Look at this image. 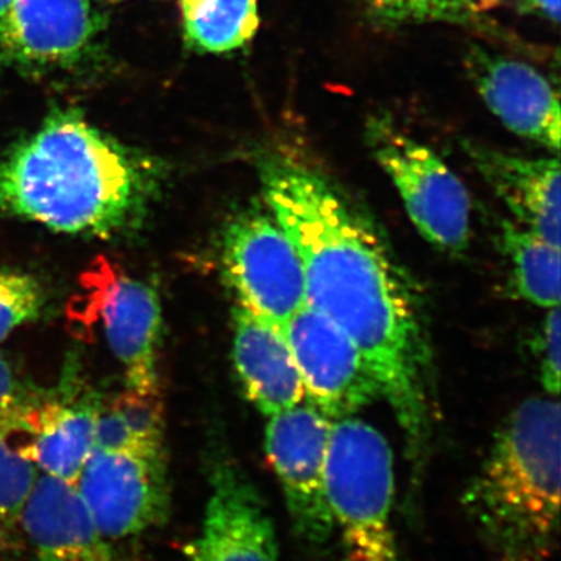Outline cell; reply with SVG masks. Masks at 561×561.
I'll use <instances>...</instances> for the list:
<instances>
[{"instance_id": "13", "label": "cell", "mask_w": 561, "mask_h": 561, "mask_svg": "<svg viewBox=\"0 0 561 561\" xmlns=\"http://www.w3.org/2000/svg\"><path fill=\"white\" fill-rule=\"evenodd\" d=\"M465 66L482 101L505 128L559 153V94L540 70L479 46L468 50Z\"/></svg>"}, {"instance_id": "18", "label": "cell", "mask_w": 561, "mask_h": 561, "mask_svg": "<svg viewBox=\"0 0 561 561\" xmlns=\"http://www.w3.org/2000/svg\"><path fill=\"white\" fill-rule=\"evenodd\" d=\"M186 43L202 54L249 46L260 28L257 0H180Z\"/></svg>"}, {"instance_id": "7", "label": "cell", "mask_w": 561, "mask_h": 561, "mask_svg": "<svg viewBox=\"0 0 561 561\" xmlns=\"http://www.w3.org/2000/svg\"><path fill=\"white\" fill-rule=\"evenodd\" d=\"M221 265L238 305L280 330L308 302L300 254L271 210L245 209L228 221Z\"/></svg>"}, {"instance_id": "21", "label": "cell", "mask_w": 561, "mask_h": 561, "mask_svg": "<svg viewBox=\"0 0 561 561\" xmlns=\"http://www.w3.org/2000/svg\"><path fill=\"white\" fill-rule=\"evenodd\" d=\"M41 474L36 465L0 432V523H18L25 502Z\"/></svg>"}, {"instance_id": "16", "label": "cell", "mask_w": 561, "mask_h": 561, "mask_svg": "<svg viewBox=\"0 0 561 561\" xmlns=\"http://www.w3.org/2000/svg\"><path fill=\"white\" fill-rule=\"evenodd\" d=\"M232 357L247 398L262 415H278L305 402L300 370L283 330L238 305Z\"/></svg>"}, {"instance_id": "12", "label": "cell", "mask_w": 561, "mask_h": 561, "mask_svg": "<svg viewBox=\"0 0 561 561\" xmlns=\"http://www.w3.org/2000/svg\"><path fill=\"white\" fill-rule=\"evenodd\" d=\"M98 28L91 0H13L0 18V65L66 68L87 55Z\"/></svg>"}, {"instance_id": "15", "label": "cell", "mask_w": 561, "mask_h": 561, "mask_svg": "<svg viewBox=\"0 0 561 561\" xmlns=\"http://www.w3.org/2000/svg\"><path fill=\"white\" fill-rule=\"evenodd\" d=\"M463 149L516 224L560 249L559 158L522 157L472 140Z\"/></svg>"}, {"instance_id": "29", "label": "cell", "mask_w": 561, "mask_h": 561, "mask_svg": "<svg viewBox=\"0 0 561 561\" xmlns=\"http://www.w3.org/2000/svg\"><path fill=\"white\" fill-rule=\"evenodd\" d=\"M2 526H3V524L0 523V537H2Z\"/></svg>"}, {"instance_id": "3", "label": "cell", "mask_w": 561, "mask_h": 561, "mask_svg": "<svg viewBox=\"0 0 561 561\" xmlns=\"http://www.w3.org/2000/svg\"><path fill=\"white\" fill-rule=\"evenodd\" d=\"M559 398H529L507 416L461 505L490 561H549L560 531Z\"/></svg>"}, {"instance_id": "17", "label": "cell", "mask_w": 561, "mask_h": 561, "mask_svg": "<svg viewBox=\"0 0 561 561\" xmlns=\"http://www.w3.org/2000/svg\"><path fill=\"white\" fill-rule=\"evenodd\" d=\"M101 408V402L91 397H41L25 419L22 434L28 435V442L20 446V451L41 474L77 483L94 451Z\"/></svg>"}, {"instance_id": "25", "label": "cell", "mask_w": 561, "mask_h": 561, "mask_svg": "<svg viewBox=\"0 0 561 561\" xmlns=\"http://www.w3.org/2000/svg\"><path fill=\"white\" fill-rule=\"evenodd\" d=\"M538 370L548 397L559 398L560 391V353H561V320L560 309H549L538 332Z\"/></svg>"}, {"instance_id": "8", "label": "cell", "mask_w": 561, "mask_h": 561, "mask_svg": "<svg viewBox=\"0 0 561 561\" xmlns=\"http://www.w3.org/2000/svg\"><path fill=\"white\" fill-rule=\"evenodd\" d=\"M331 427L332 421L309 402L271 416L265 427V453L291 527L312 549H324L334 538L324 489Z\"/></svg>"}, {"instance_id": "27", "label": "cell", "mask_w": 561, "mask_h": 561, "mask_svg": "<svg viewBox=\"0 0 561 561\" xmlns=\"http://www.w3.org/2000/svg\"><path fill=\"white\" fill-rule=\"evenodd\" d=\"M476 5H478L479 11L483 13V11L496 9L500 7L504 0H474Z\"/></svg>"}, {"instance_id": "20", "label": "cell", "mask_w": 561, "mask_h": 561, "mask_svg": "<svg viewBox=\"0 0 561 561\" xmlns=\"http://www.w3.org/2000/svg\"><path fill=\"white\" fill-rule=\"evenodd\" d=\"M368 14L387 27L412 24L476 25L481 16L474 0H360Z\"/></svg>"}, {"instance_id": "19", "label": "cell", "mask_w": 561, "mask_h": 561, "mask_svg": "<svg viewBox=\"0 0 561 561\" xmlns=\"http://www.w3.org/2000/svg\"><path fill=\"white\" fill-rule=\"evenodd\" d=\"M501 249L511 264L512 284L523 300L542 309L560 305V249L529 228L501 225Z\"/></svg>"}, {"instance_id": "5", "label": "cell", "mask_w": 561, "mask_h": 561, "mask_svg": "<svg viewBox=\"0 0 561 561\" xmlns=\"http://www.w3.org/2000/svg\"><path fill=\"white\" fill-rule=\"evenodd\" d=\"M365 140L400 194L421 238L448 253L467 250L471 239V197L457 173L386 114L367 121Z\"/></svg>"}, {"instance_id": "23", "label": "cell", "mask_w": 561, "mask_h": 561, "mask_svg": "<svg viewBox=\"0 0 561 561\" xmlns=\"http://www.w3.org/2000/svg\"><path fill=\"white\" fill-rule=\"evenodd\" d=\"M110 408L119 415L125 426L149 451L164 453V409L160 391L127 389L117 394Z\"/></svg>"}, {"instance_id": "4", "label": "cell", "mask_w": 561, "mask_h": 561, "mask_svg": "<svg viewBox=\"0 0 561 561\" xmlns=\"http://www.w3.org/2000/svg\"><path fill=\"white\" fill-rule=\"evenodd\" d=\"M341 561H404L393 527V454L367 421H332L324 471Z\"/></svg>"}, {"instance_id": "6", "label": "cell", "mask_w": 561, "mask_h": 561, "mask_svg": "<svg viewBox=\"0 0 561 561\" xmlns=\"http://www.w3.org/2000/svg\"><path fill=\"white\" fill-rule=\"evenodd\" d=\"M81 295L73 320L95 324L114 357L124 367L128 389L160 391L158 350L162 331V309L157 290L133 278L116 262L98 256L81 273ZM87 324V327H88Z\"/></svg>"}, {"instance_id": "10", "label": "cell", "mask_w": 561, "mask_h": 561, "mask_svg": "<svg viewBox=\"0 0 561 561\" xmlns=\"http://www.w3.org/2000/svg\"><path fill=\"white\" fill-rule=\"evenodd\" d=\"M76 486L111 541L161 526L171 507L164 456L94 449Z\"/></svg>"}, {"instance_id": "1", "label": "cell", "mask_w": 561, "mask_h": 561, "mask_svg": "<svg viewBox=\"0 0 561 561\" xmlns=\"http://www.w3.org/2000/svg\"><path fill=\"white\" fill-rule=\"evenodd\" d=\"M262 197L300 254L308 305L353 339L401 427L419 489L432 434L423 306L373 221L323 173L284 151L257 158Z\"/></svg>"}, {"instance_id": "28", "label": "cell", "mask_w": 561, "mask_h": 561, "mask_svg": "<svg viewBox=\"0 0 561 561\" xmlns=\"http://www.w3.org/2000/svg\"><path fill=\"white\" fill-rule=\"evenodd\" d=\"M11 3H13V0H0V18H2L3 13L9 10Z\"/></svg>"}, {"instance_id": "9", "label": "cell", "mask_w": 561, "mask_h": 561, "mask_svg": "<svg viewBox=\"0 0 561 561\" xmlns=\"http://www.w3.org/2000/svg\"><path fill=\"white\" fill-rule=\"evenodd\" d=\"M306 400L331 421L348 419L381 398L378 381L353 339L306 302L283 327Z\"/></svg>"}, {"instance_id": "24", "label": "cell", "mask_w": 561, "mask_h": 561, "mask_svg": "<svg viewBox=\"0 0 561 561\" xmlns=\"http://www.w3.org/2000/svg\"><path fill=\"white\" fill-rule=\"evenodd\" d=\"M39 400L38 391L25 387L10 360L0 354V432L22 434L28 412Z\"/></svg>"}, {"instance_id": "14", "label": "cell", "mask_w": 561, "mask_h": 561, "mask_svg": "<svg viewBox=\"0 0 561 561\" xmlns=\"http://www.w3.org/2000/svg\"><path fill=\"white\" fill-rule=\"evenodd\" d=\"M18 523L39 561H122L76 483L39 474Z\"/></svg>"}, {"instance_id": "22", "label": "cell", "mask_w": 561, "mask_h": 561, "mask_svg": "<svg viewBox=\"0 0 561 561\" xmlns=\"http://www.w3.org/2000/svg\"><path fill=\"white\" fill-rule=\"evenodd\" d=\"M46 295L28 273L0 268V343L22 324L39 319Z\"/></svg>"}, {"instance_id": "26", "label": "cell", "mask_w": 561, "mask_h": 561, "mask_svg": "<svg viewBox=\"0 0 561 561\" xmlns=\"http://www.w3.org/2000/svg\"><path fill=\"white\" fill-rule=\"evenodd\" d=\"M519 5L530 13L537 14L542 20L552 22L553 25L560 22V0H518Z\"/></svg>"}, {"instance_id": "2", "label": "cell", "mask_w": 561, "mask_h": 561, "mask_svg": "<svg viewBox=\"0 0 561 561\" xmlns=\"http://www.w3.org/2000/svg\"><path fill=\"white\" fill-rule=\"evenodd\" d=\"M162 179V165L149 154L94 127L79 111H57L0 150V219L119 238L146 220Z\"/></svg>"}, {"instance_id": "11", "label": "cell", "mask_w": 561, "mask_h": 561, "mask_svg": "<svg viewBox=\"0 0 561 561\" xmlns=\"http://www.w3.org/2000/svg\"><path fill=\"white\" fill-rule=\"evenodd\" d=\"M201 534L186 561H280L278 537L260 491L227 454L214 457Z\"/></svg>"}]
</instances>
